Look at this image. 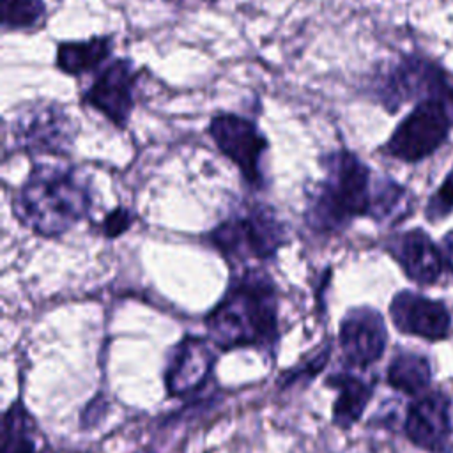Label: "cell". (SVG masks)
Returning a JSON list of instances; mask_svg holds the SVG:
<instances>
[{"mask_svg": "<svg viewBox=\"0 0 453 453\" xmlns=\"http://www.w3.org/2000/svg\"><path fill=\"white\" fill-rule=\"evenodd\" d=\"M405 434L421 449L441 453L449 437L448 400L441 393H432L412 402L405 418Z\"/></svg>", "mask_w": 453, "mask_h": 453, "instance_id": "obj_12", "label": "cell"}, {"mask_svg": "<svg viewBox=\"0 0 453 453\" xmlns=\"http://www.w3.org/2000/svg\"><path fill=\"white\" fill-rule=\"evenodd\" d=\"M134 221H136V216L133 214V211L119 205L104 214V218L97 225V232L106 239H115L124 232H127L134 225Z\"/></svg>", "mask_w": 453, "mask_h": 453, "instance_id": "obj_20", "label": "cell"}, {"mask_svg": "<svg viewBox=\"0 0 453 453\" xmlns=\"http://www.w3.org/2000/svg\"><path fill=\"white\" fill-rule=\"evenodd\" d=\"M388 250L400 262L405 274L421 285L435 283L446 265L442 251L419 228L393 237Z\"/></svg>", "mask_w": 453, "mask_h": 453, "instance_id": "obj_13", "label": "cell"}, {"mask_svg": "<svg viewBox=\"0 0 453 453\" xmlns=\"http://www.w3.org/2000/svg\"><path fill=\"white\" fill-rule=\"evenodd\" d=\"M389 313L400 331L425 340H442L449 333L451 317L446 306L414 292L405 290L396 294L391 301Z\"/></svg>", "mask_w": 453, "mask_h": 453, "instance_id": "obj_11", "label": "cell"}, {"mask_svg": "<svg viewBox=\"0 0 453 453\" xmlns=\"http://www.w3.org/2000/svg\"><path fill=\"white\" fill-rule=\"evenodd\" d=\"M442 257H444V262H453V232H449L444 239H442Z\"/></svg>", "mask_w": 453, "mask_h": 453, "instance_id": "obj_22", "label": "cell"}, {"mask_svg": "<svg viewBox=\"0 0 453 453\" xmlns=\"http://www.w3.org/2000/svg\"><path fill=\"white\" fill-rule=\"evenodd\" d=\"M453 211V170L446 175L435 195L428 200L425 214L430 221H439Z\"/></svg>", "mask_w": 453, "mask_h": 453, "instance_id": "obj_21", "label": "cell"}, {"mask_svg": "<svg viewBox=\"0 0 453 453\" xmlns=\"http://www.w3.org/2000/svg\"><path fill=\"white\" fill-rule=\"evenodd\" d=\"M373 90L389 111H396L414 97H421V101L439 99L453 111V83L442 69L418 57H403L380 73L373 81Z\"/></svg>", "mask_w": 453, "mask_h": 453, "instance_id": "obj_7", "label": "cell"}, {"mask_svg": "<svg viewBox=\"0 0 453 453\" xmlns=\"http://www.w3.org/2000/svg\"><path fill=\"white\" fill-rule=\"evenodd\" d=\"M324 177L308 191L306 226L322 237L338 235L354 218L373 212L375 188L370 168L350 150L336 149L322 154Z\"/></svg>", "mask_w": 453, "mask_h": 453, "instance_id": "obj_2", "label": "cell"}, {"mask_svg": "<svg viewBox=\"0 0 453 453\" xmlns=\"http://www.w3.org/2000/svg\"><path fill=\"white\" fill-rule=\"evenodd\" d=\"M0 4L4 32L32 30L46 18L44 0H0Z\"/></svg>", "mask_w": 453, "mask_h": 453, "instance_id": "obj_19", "label": "cell"}, {"mask_svg": "<svg viewBox=\"0 0 453 453\" xmlns=\"http://www.w3.org/2000/svg\"><path fill=\"white\" fill-rule=\"evenodd\" d=\"M113 46L115 37L111 34L92 35L85 41H62L57 44L55 67L64 74L78 78L103 67L111 57Z\"/></svg>", "mask_w": 453, "mask_h": 453, "instance_id": "obj_15", "label": "cell"}, {"mask_svg": "<svg viewBox=\"0 0 453 453\" xmlns=\"http://www.w3.org/2000/svg\"><path fill=\"white\" fill-rule=\"evenodd\" d=\"M203 239L230 264L274 258L288 242L287 223L267 203L242 202Z\"/></svg>", "mask_w": 453, "mask_h": 453, "instance_id": "obj_4", "label": "cell"}, {"mask_svg": "<svg viewBox=\"0 0 453 453\" xmlns=\"http://www.w3.org/2000/svg\"><path fill=\"white\" fill-rule=\"evenodd\" d=\"M30 416L19 403H14L4 416L2 453H37Z\"/></svg>", "mask_w": 453, "mask_h": 453, "instance_id": "obj_18", "label": "cell"}, {"mask_svg": "<svg viewBox=\"0 0 453 453\" xmlns=\"http://www.w3.org/2000/svg\"><path fill=\"white\" fill-rule=\"evenodd\" d=\"M207 133L216 149L237 166L251 189L265 188L264 161L269 150V140L255 120L234 111H221L211 119Z\"/></svg>", "mask_w": 453, "mask_h": 453, "instance_id": "obj_5", "label": "cell"}, {"mask_svg": "<svg viewBox=\"0 0 453 453\" xmlns=\"http://www.w3.org/2000/svg\"><path fill=\"white\" fill-rule=\"evenodd\" d=\"M430 377L432 370L428 361L416 354H400L388 368L389 386L405 395L421 393L428 386Z\"/></svg>", "mask_w": 453, "mask_h": 453, "instance_id": "obj_17", "label": "cell"}, {"mask_svg": "<svg viewBox=\"0 0 453 453\" xmlns=\"http://www.w3.org/2000/svg\"><path fill=\"white\" fill-rule=\"evenodd\" d=\"M327 386L334 388L338 391V398L333 405V418H334V423L338 426H350L352 423H356L368 400H370V395H372V388L350 375V373H336V375H331L327 379Z\"/></svg>", "mask_w": 453, "mask_h": 453, "instance_id": "obj_16", "label": "cell"}, {"mask_svg": "<svg viewBox=\"0 0 453 453\" xmlns=\"http://www.w3.org/2000/svg\"><path fill=\"white\" fill-rule=\"evenodd\" d=\"M142 73L131 58L120 57L104 64L94 81L81 92L80 103L101 113L117 129H126L136 104Z\"/></svg>", "mask_w": 453, "mask_h": 453, "instance_id": "obj_9", "label": "cell"}, {"mask_svg": "<svg viewBox=\"0 0 453 453\" xmlns=\"http://www.w3.org/2000/svg\"><path fill=\"white\" fill-rule=\"evenodd\" d=\"M453 111L439 99H425L395 127L380 149L386 156L414 163L430 156L448 136Z\"/></svg>", "mask_w": 453, "mask_h": 453, "instance_id": "obj_8", "label": "cell"}, {"mask_svg": "<svg viewBox=\"0 0 453 453\" xmlns=\"http://www.w3.org/2000/svg\"><path fill=\"white\" fill-rule=\"evenodd\" d=\"M214 356L200 338H188L173 350L165 380L173 396L196 389L211 372Z\"/></svg>", "mask_w": 453, "mask_h": 453, "instance_id": "obj_14", "label": "cell"}, {"mask_svg": "<svg viewBox=\"0 0 453 453\" xmlns=\"http://www.w3.org/2000/svg\"><path fill=\"white\" fill-rule=\"evenodd\" d=\"M12 145L30 156H67L76 124L57 103L39 101L19 110L11 124Z\"/></svg>", "mask_w": 453, "mask_h": 453, "instance_id": "obj_6", "label": "cell"}, {"mask_svg": "<svg viewBox=\"0 0 453 453\" xmlns=\"http://www.w3.org/2000/svg\"><path fill=\"white\" fill-rule=\"evenodd\" d=\"M90 179L78 166L35 163L12 196L16 219L42 237L67 234L90 216Z\"/></svg>", "mask_w": 453, "mask_h": 453, "instance_id": "obj_1", "label": "cell"}, {"mask_svg": "<svg viewBox=\"0 0 453 453\" xmlns=\"http://www.w3.org/2000/svg\"><path fill=\"white\" fill-rule=\"evenodd\" d=\"M278 292L264 271L246 269L207 317L212 342L221 349L267 345L276 336Z\"/></svg>", "mask_w": 453, "mask_h": 453, "instance_id": "obj_3", "label": "cell"}, {"mask_svg": "<svg viewBox=\"0 0 453 453\" xmlns=\"http://www.w3.org/2000/svg\"><path fill=\"white\" fill-rule=\"evenodd\" d=\"M386 347V326L372 308L350 310L340 326V349L345 361L356 368L375 363Z\"/></svg>", "mask_w": 453, "mask_h": 453, "instance_id": "obj_10", "label": "cell"}]
</instances>
